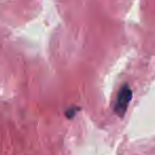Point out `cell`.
Wrapping results in <instances>:
<instances>
[{
  "label": "cell",
  "instance_id": "1",
  "mask_svg": "<svg viewBox=\"0 0 155 155\" xmlns=\"http://www.w3.org/2000/svg\"><path fill=\"white\" fill-rule=\"evenodd\" d=\"M131 99H132V90L127 84L123 85L117 93L114 106H113V111L115 114L118 115L119 117H124Z\"/></svg>",
  "mask_w": 155,
  "mask_h": 155
}]
</instances>
